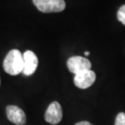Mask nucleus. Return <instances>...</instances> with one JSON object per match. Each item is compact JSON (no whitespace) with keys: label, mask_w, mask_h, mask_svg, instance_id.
Here are the masks:
<instances>
[{"label":"nucleus","mask_w":125,"mask_h":125,"mask_svg":"<svg viewBox=\"0 0 125 125\" xmlns=\"http://www.w3.org/2000/svg\"><path fill=\"white\" fill-rule=\"evenodd\" d=\"M67 66L71 73L76 74L84 70H91V62L87 58L74 56L68 60Z\"/></svg>","instance_id":"nucleus-4"},{"label":"nucleus","mask_w":125,"mask_h":125,"mask_svg":"<svg viewBox=\"0 0 125 125\" xmlns=\"http://www.w3.org/2000/svg\"><path fill=\"white\" fill-rule=\"evenodd\" d=\"M38 10L43 13L61 12L65 9L64 0H33Z\"/></svg>","instance_id":"nucleus-2"},{"label":"nucleus","mask_w":125,"mask_h":125,"mask_svg":"<svg viewBox=\"0 0 125 125\" xmlns=\"http://www.w3.org/2000/svg\"><path fill=\"white\" fill-rule=\"evenodd\" d=\"M3 69L7 73L12 76H16L22 73L24 58L20 50L12 49L7 54L3 61Z\"/></svg>","instance_id":"nucleus-1"},{"label":"nucleus","mask_w":125,"mask_h":125,"mask_svg":"<svg viewBox=\"0 0 125 125\" xmlns=\"http://www.w3.org/2000/svg\"><path fill=\"white\" fill-rule=\"evenodd\" d=\"M117 18L124 25H125V4L119 9L117 13Z\"/></svg>","instance_id":"nucleus-8"},{"label":"nucleus","mask_w":125,"mask_h":125,"mask_svg":"<svg viewBox=\"0 0 125 125\" xmlns=\"http://www.w3.org/2000/svg\"><path fill=\"white\" fill-rule=\"evenodd\" d=\"M84 54H85V56H89V51H87V52H84Z\"/></svg>","instance_id":"nucleus-11"},{"label":"nucleus","mask_w":125,"mask_h":125,"mask_svg":"<svg viewBox=\"0 0 125 125\" xmlns=\"http://www.w3.org/2000/svg\"><path fill=\"white\" fill-rule=\"evenodd\" d=\"M0 85H1V78H0Z\"/></svg>","instance_id":"nucleus-12"},{"label":"nucleus","mask_w":125,"mask_h":125,"mask_svg":"<svg viewBox=\"0 0 125 125\" xmlns=\"http://www.w3.org/2000/svg\"><path fill=\"white\" fill-rule=\"evenodd\" d=\"M24 70L22 73L25 76H31L35 73L38 65V59L33 51L27 50L23 54Z\"/></svg>","instance_id":"nucleus-6"},{"label":"nucleus","mask_w":125,"mask_h":125,"mask_svg":"<svg viewBox=\"0 0 125 125\" xmlns=\"http://www.w3.org/2000/svg\"><path fill=\"white\" fill-rule=\"evenodd\" d=\"M115 125H125V113L120 112L116 117Z\"/></svg>","instance_id":"nucleus-9"},{"label":"nucleus","mask_w":125,"mask_h":125,"mask_svg":"<svg viewBox=\"0 0 125 125\" xmlns=\"http://www.w3.org/2000/svg\"><path fill=\"white\" fill-rule=\"evenodd\" d=\"M75 125H93V124L91 123H89V122H88V121H81V122L76 123Z\"/></svg>","instance_id":"nucleus-10"},{"label":"nucleus","mask_w":125,"mask_h":125,"mask_svg":"<svg viewBox=\"0 0 125 125\" xmlns=\"http://www.w3.org/2000/svg\"><path fill=\"white\" fill-rule=\"evenodd\" d=\"M6 114L9 121L13 124L16 125H24L26 123L25 113L22 109L17 106H7L6 108Z\"/></svg>","instance_id":"nucleus-7"},{"label":"nucleus","mask_w":125,"mask_h":125,"mask_svg":"<svg viewBox=\"0 0 125 125\" xmlns=\"http://www.w3.org/2000/svg\"><path fill=\"white\" fill-rule=\"evenodd\" d=\"M96 74L93 70H87L75 74L74 84L80 89H87L94 83Z\"/></svg>","instance_id":"nucleus-3"},{"label":"nucleus","mask_w":125,"mask_h":125,"mask_svg":"<svg viewBox=\"0 0 125 125\" xmlns=\"http://www.w3.org/2000/svg\"><path fill=\"white\" fill-rule=\"evenodd\" d=\"M62 118L63 110L59 103L57 101L52 102L49 105L46 113H45V120L50 124L55 125L62 120Z\"/></svg>","instance_id":"nucleus-5"}]
</instances>
